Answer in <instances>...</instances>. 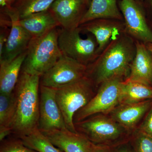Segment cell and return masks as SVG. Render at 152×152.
Listing matches in <instances>:
<instances>
[{
    "label": "cell",
    "instance_id": "obj_2",
    "mask_svg": "<svg viewBox=\"0 0 152 152\" xmlns=\"http://www.w3.org/2000/svg\"><path fill=\"white\" fill-rule=\"evenodd\" d=\"M40 77L21 72L15 91L16 111L11 125L12 132L18 137L38 128L39 117V86Z\"/></svg>",
    "mask_w": 152,
    "mask_h": 152
},
{
    "label": "cell",
    "instance_id": "obj_25",
    "mask_svg": "<svg viewBox=\"0 0 152 152\" xmlns=\"http://www.w3.org/2000/svg\"><path fill=\"white\" fill-rule=\"evenodd\" d=\"M0 152H38L25 145L21 141L9 140L2 143Z\"/></svg>",
    "mask_w": 152,
    "mask_h": 152
},
{
    "label": "cell",
    "instance_id": "obj_6",
    "mask_svg": "<svg viewBox=\"0 0 152 152\" xmlns=\"http://www.w3.org/2000/svg\"><path fill=\"white\" fill-rule=\"evenodd\" d=\"M80 27L72 30H59L58 43L63 55L88 66L99 56L98 45L94 36L83 39Z\"/></svg>",
    "mask_w": 152,
    "mask_h": 152
},
{
    "label": "cell",
    "instance_id": "obj_3",
    "mask_svg": "<svg viewBox=\"0 0 152 152\" xmlns=\"http://www.w3.org/2000/svg\"><path fill=\"white\" fill-rule=\"evenodd\" d=\"M59 30L55 28L41 37L32 38L21 72L41 77L54 65L63 55L58 43Z\"/></svg>",
    "mask_w": 152,
    "mask_h": 152
},
{
    "label": "cell",
    "instance_id": "obj_1",
    "mask_svg": "<svg viewBox=\"0 0 152 152\" xmlns=\"http://www.w3.org/2000/svg\"><path fill=\"white\" fill-rule=\"evenodd\" d=\"M135 54V41L126 33H122L113 38L96 60L87 66L86 76L95 86L113 79L126 80Z\"/></svg>",
    "mask_w": 152,
    "mask_h": 152
},
{
    "label": "cell",
    "instance_id": "obj_24",
    "mask_svg": "<svg viewBox=\"0 0 152 152\" xmlns=\"http://www.w3.org/2000/svg\"><path fill=\"white\" fill-rule=\"evenodd\" d=\"M131 138L134 152H152V138L139 131Z\"/></svg>",
    "mask_w": 152,
    "mask_h": 152
},
{
    "label": "cell",
    "instance_id": "obj_7",
    "mask_svg": "<svg viewBox=\"0 0 152 152\" xmlns=\"http://www.w3.org/2000/svg\"><path fill=\"white\" fill-rule=\"evenodd\" d=\"M124 81L122 79H114L102 84L88 103L75 114L74 124L96 114L110 113L119 105Z\"/></svg>",
    "mask_w": 152,
    "mask_h": 152
},
{
    "label": "cell",
    "instance_id": "obj_36",
    "mask_svg": "<svg viewBox=\"0 0 152 152\" xmlns=\"http://www.w3.org/2000/svg\"><path fill=\"white\" fill-rule=\"evenodd\" d=\"M135 1H136L137 2V1H138L139 0H135Z\"/></svg>",
    "mask_w": 152,
    "mask_h": 152
},
{
    "label": "cell",
    "instance_id": "obj_23",
    "mask_svg": "<svg viewBox=\"0 0 152 152\" xmlns=\"http://www.w3.org/2000/svg\"><path fill=\"white\" fill-rule=\"evenodd\" d=\"M16 107L17 96L15 91L10 94L0 93V127L11 129Z\"/></svg>",
    "mask_w": 152,
    "mask_h": 152
},
{
    "label": "cell",
    "instance_id": "obj_31",
    "mask_svg": "<svg viewBox=\"0 0 152 152\" xmlns=\"http://www.w3.org/2000/svg\"><path fill=\"white\" fill-rule=\"evenodd\" d=\"M15 1L16 0H8L7 3V5H6V7H4V8L9 7H10V6H11V5H12L14 2H15Z\"/></svg>",
    "mask_w": 152,
    "mask_h": 152
},
{
    "label": "cell",
    "instance_id": "obj_15",
    "mask_svg": "<svg viewBox=\"0 0 152 152\" xmlns=\"http://www.w3.org/2000/svg\"><path fill=\"white\" fill-rule=\"evenodd\" d=\"M135 41L136 54L125 80L152 86V53L145 44Z\"/></svg>",
    "mask_w": 152,
    "mask_h": 152
},
{
    "label": "cell",
    "instance_id": "obj_27",
    "mask_svg": "<svg viewBox=\"0 0 152 152\" xmlns=\"http://www.w3.org/2000/svg\"><path fill=\"white\" fill-rule=\"evenodd\" d=\"M1 28H2L1 29L0 33V58L2 56L4 48L10 31V29L8 28L7 26H1Z\"/></svg>",
    "mask_w": 152,
    "mask_h": 152
},
{
    "label": "cell",
    "instance_id": "obj_16",
    "mask_svg": "<svg viewBox=\"0 0 152 152\" xmlns=\"http://www.w3.org/2000/svg\"><path fill=\"white\" fill-rule=\"evenodd\" d=\"M152 107V99L137 103L120 104L109 113V116L129 131L135 126Z\"/></svg>",
    "mask_w": 152,
    "mask_h": 152
},
{
    "label": "cell",
    "instance_id": "obj_14",
    "mask_svg": "<svg viewBox=\"0 0 152 152\" xmlns=\"http://www.w3.org/2000/svg\"><path fill=\"white\" fill-rule=\"evenodd\" d=\"M41 132L64 152H91L92 143L77 132H74L67 129Z\"/></svg>",
    "mask_w": 152,
    "mask_h": 152
},
{
    "label": "cell",
    "instance_id": "obj_35",
    "mask_svg": "<svg viewBox=\"0 0 152 152\" xmlns=\"http://www.w3.org/2000/svg\"><path fill=\"white\" fill-rule=\"evenodd\" d=\"M150 1H151V4L152 5V0H150Z\"/></svg>",
    "mask_w": 152,
    "mask_h": 152
},
{
    "label": "cell",
    "instance_id": "obj_9",
    "mask_svg": "<svg viewBox=\"0 0 152 152\" xmlns=\"http://www.w3.org/2000/svg\"><path fill=\"white\" fill-rule=\"evenodd\" d=\"M119 8L124 20L125 32L136 41L152 43V31L135 0H121Z\"/></svg>",
    "mask_w": 152,
    "mask_h": 152
},
{
    "label": "cell",
    "instance_id": "obj_32",
    "mask_svg": "<svg viewBox=\"0 0 152 152\" xmlns=\"http://www.w3.org/2000/svg\"><path fill=\"white\" fill-rule=\"evenodd\" d=\"M8 1V0H1V7H2V8L7 5Z\"/></svg>",
    "mask_w": 152,
    "mask_h": 152
},
{
    "label": "cell",
    "instance_id": "obj_34",
    "mask_svg": "<svg viewBox=\"0 0 152 152\" xmlns=\"http://www.w3.org/2000/svg\"><path fill=\"white\" fill-rule=\"evenodd\" d=\"M84 1L88 5V6L89 7L90 3H91V0H84Z\"/></svg>",
    "mask_w": 152,
    "mask_h": 152
},
{
    "label": "cell",
    "instance_id": "obj_26",
    "mask_svg": "<svg viewBox=\"0 0 152 152\" xmlns=\"http://www.w3.org/2000/svg\"><path fill=\"white\" fill-rule=\"evenodd\" d=\"M139 131L152 138V107L149 111Z\"/></svg>",
    "mask_w": 152,
    "mask_h": 152
},
{
    "label": "cell",
    "instance_id": "obj_5",
    "mask_svg": "<svg viewBox=\"0 0 152 152\" xmlns=\"http://www.w3.org/2000/svg\"><path fill=\"white\" fill-rule=\"evenodd\" d=\"M94 86L92 82L86 76L67 86L56 89L57 102L69 130L77 132L74 115L94 96Z\"/></svg>",
    "mask_w": 152,
    "mask_h": 152
},
{
    "label": "cell",
    "instance_id": "obj_12",
    "mask_svg": "<svg viewBox=\"0 0 152 152\" xmlns=\"http://www.w3.org/2000/svg\"><path fill=\"white\" fill-rule=\"evenodd\" d=\"M79 27L82 31L90 33L94 37L98 45L99 55L113 38L126 33L124 23L113 19H96Z\"/></svg>",
    "mask_w": 152,
    "mask_h": 152
},
{
    "label": "cell",
    "instance_id": "obj_18",
    "mask_svg": "<svg viewBox=\"0 0 152 152\" xmlns=\"http://www.w3.org/2000/svg\"><path fill=\"white\" fill-rule=\"evenodd\" d=\"M99 19L122 20L123 15L117 5V0H91L80 26Z\"/></svg>",
    "mask_w": 152,
    "mask_h": 152
},
{
    "label": "cell",
    "instance_id": "obj_28",
    "mask_svg": "<svg viewBox=\"0 0 152 152\" xmlns=\"http://www.w3.org/2000/svg\"><path fill=\"white\" fill-rule=\"evenodd\" d=\"M129 141L110 148L112 152H134Z\"/></svg>",
    "mask_w": 152,
    "mask_h": 152
},
{
    "label": "cell",
    "instance_id": "obj_8",
    "mask_svg": "<svg viewBox=\"0 0 152 152\" xmlns=\"http://www.w3.org/2000/svg\"><path fill=\"white\" fill-rule=\"evenodd\" d=\"M87 66L63 55L54 65L40 77V85L58 89L86 75Z\"/></svg>",
    "mask_w": 152,
    "mask_h": 152
},
{
    "label": "cell",
    "instance_id": "obj_30",
    "mask_svg": "<svg viewBox=\"0 0 152 152\" xmlns=\"http://www.w3.org/2000/svg\"><path fill=\"white\" fill-rule=\"evenodd\" d=\"M12 132V130L9 128L0 127V140L2 142L6 137Z\"/></svg>",
    "mask_w": 152,
    "mask_h": 152
},
{
    "label": "cell",
    "instance_id": "obj_22",
    "mask_svg": "<svg viewBox=\"0 0 152 152\" xmlns=\"http://www.w3.org/2000/svg\"><path fill=\"white\" fill-rule=\"evenodd\" d=\"M18 138L25 145L38 152H64L52 144L38 128Z\"/></svg>",
    "mask_w": 152,
    "mask_h": 152
},
{
    "label": "cell",
    "instance_id": "obj_11",
    "mask_svg": "<svg viewBox=\"0 0 152 152\" xmlns=\"http://www.w3.org/2000/svg\"><path fill=\"white\" fill-rule=\"evenodd\" d=\"M86 6L84 0H56L48 10L61 28L72 30L80 26Z\"/></svg>",
    "mask_w": 152,
    "mask_h": 152
},
{
    "label": "cell",
    "instance_id": "obj_4",
    "mask_svg": "<svg viewBox=\"0 0 152 152\" xmlns=\"http://www.w3.org/2000/svg\"><path fill=\"white\" fill-rule=\"evenodd\" d=\"M77 132L94 145L112 148L129 141L128 131L110 116L98 114L75 124Z\"/></svg>",
    "mask_w": 152,
    "mask_h": 152
},
{
    "label": "cell",
    "instance_id": "obj_29",
    "mask_svg": "<svg viewBox=\"0 0 152 152\" xmlns=\"http://www.w3.org/2000/svg\"><path fill=\"white\" fill-rule=\"evenodd\" d=\"M91 152H112L110 148L93 144Z\"/></svg>",
    "mask_w": 152,
    "mask_h": 152
},
{
    "label": "cell",
    "instance_id": "obj_20",
    "mask_svg": "<svg viewBox=\"0 0 152 152\" xmlns=\"http://www.w3.org/2000/svg\"><path fill=\"white\" fill-rule=\"evenodd\" d=\"M56 0H16L9 7L3 8L6 15L16 16L20 20L31 14L48 10Z\"/></svg>",
    "mask_w": 152,
    "mask_h": 152
},
{
    "label": "cell",
    "instance_id": "obj_33",
    "mask_svg": "<svg viewBox=\"0 0 152 152\" xmlns=\"http://www.w3.org/2000/svg\"><path fill=\"white\" fill-rule=\"evenodd\" d=\"M147 48L152 53V43H148L146 44Z\"/></svg>",
    "mask_w": 152,
    "mask_h": 152
},
{
    "label": "cell",
    "instance_id": "obj_10",
    "mask_svg": "<svg viewBox=\"0 0 152 152\" xmlns=\"http://www.w3.org/2000/svg\"><path fill=\"white\" fill-rule=\"evenodd\" d=\"M39 117L38 128L41 132L67 129L56 97V89L40 87Z\"/></svg>",
    "mask_w": 152,
    "mask_h": 152
},
{
    "label": "cell",
    "instance_id": "obj_21",
    "mask_svg": "<svg viewBox=\"0 0 152 152\" xmlns=\"http://www.w3.org/2000/svg\"><path fill=\"white\" fill-rule=\"evenodd\" d=\"M152 99V86L138 82L123 81L120 104L137 103Z\"/></svg>",
    "mask_w": 152,
    "mask_h": 152
},
{
    "label": "cell",
    "instance_id": "obj_19",
    "mask_svg": "<svg viewBox=\"0 0 152 152\" xmlns=\"http://www.w3.org/2000/svg\"><path fill=\"white\" fill-rule=\"evenodd\" d=\"M26 55V50L11 61L0 63V93L15 91Z\"/></svg>",
    "mask_w": 152,
    "mask_h": 152
},
{
    "label": "cell",
    "instance_id": "obj_17",
    "mask_svg": "<svg viewBox=\"0 0 152 152\" xmlns=\"http://www.w3.org/2000/svg\"><path fill=\"white\" fill-rule=\"evenodd\" d=\"M19 23L32 38L41 37L59 26L49 10L31 14L19 20Z\"/></svg>",
    "mask_w": 152,
    "mask_h": 152
},
{
    "label": "cell",
    "instance_id": "obj_13",
    "mask_svg": "<svg viewBox=\"0 0 152 152\" xmlns=\"http://www.w3.org/2000/svg\"><path fill=\"white\" fill-rule=\"evenodd\" d=\"M7 15L11 20L10 31L0 58V63L11 61L26 51L32 38L20 24L18 17L12 15Z\"/></svg>",
    "mask_w": 152,
    "mask_h": 152
}]
</instances>
